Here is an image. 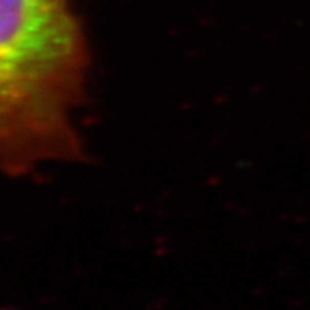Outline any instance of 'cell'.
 <instances>
[{
  "label": "cell",
  "mask_w": 310,
  "mask_h": 310,
  "mask_svg": "<svg viewBox=\"0 0 310 310\" xmlns=\"http://www.w3.org/2000/svg\"><path fill=\"white\" fill-rule=\"evenodd\" d=\"M90 49L71 0H0V169L26 176L84 157L74 112Z\"/></svg>",
  "instance_id": "obj_1"
}]
</instances>
